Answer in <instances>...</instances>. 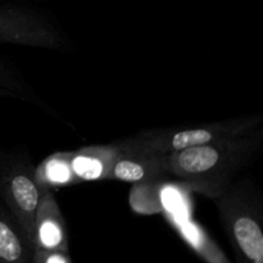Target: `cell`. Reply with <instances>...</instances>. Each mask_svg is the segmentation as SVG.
Listing matches in <instances>:
<instances>
[{"mask_svg":"<svg viewBox=\"0 0 263 263\" xmlns=\"http://www.w3.org/2000/svg\"><path fill=\"white\" fill-rule=\"evenodd\" d=\"M36 176L43 189L74 184L68 163V152L57 153L46 159L39 168H36Z\"/></svg>","mask_w":263,"mask_h":263,"instance_id":"11","label":"cell"},{"mask_svg":"<svg viewBox=\"0 0 263 263\" xmlns=\"http://www.w3.org/2000/svg\"><path fill=\"white\" fill-rule=\"evenodd\" d=\"M168 179L163 157L121 153L110 168L108 180L128 184H152Z\"/></svg>","mask_w":263,"mask_h":263,"instance_id":"8","label":"cell"},{"mask_svg":"<svg viewBox=\"0 0 263 263\" xmlns=\"http://www.w3.org/2000/svg\"><path fill=\"white\" fill-rule=\"evenodd\" d=\"M120 154V149L115 143L68 152V163L74 184L94 180H108L110 168Z\"/></svg>","mask_w":263,"mask_h":263,"instance_id":"7","label":"cell"},{"mask_svg":"<svg viewBox=\"0 0 263 263\" xmlns=\"http://www.w3.org/2000/svg\"><path fill=\"white\" fill-rule=\"evenodd\" d=\"M0 98H14L46 108L45 103L41 102L20 71L3 58H0Z\"/></svg>","mask_w":263,"mask_h":263,"instance_id":"10","label":"cell"},{"mask_svg":"<svg viewBox=\"0 0 263 263\" xmlns=\"http://www.w3.org/2000/svg\"><path fill=\"white\" fill-rule=\"evenodd\" d=\"M0 44L61 50L66 48L63 33L39 13L15 5L0 7Z\"/></svg>","mask_w":263,"mask_h":263,"instance_id":"5","label":"cell"},{"mask_svg":"<svg viewBox=\"0 0 263 263\" xmlns=\"http://www.w3.org/2000/svg\"><path fill=\"white\" fill-rule=\"evenodd\" d=\"M32 263H73L69 252L33 251Z\"/></svg>","mask_w":263,"mask_h":263,"instance_id":"12","label":"cell"},{"mask_svg":"<svg viewBox=\"0 0 263 263\" xmlns=\"http://www.w3.org/2000/svg\"><path fill=\"white\" fill-rule=\"evenodd\" d=\"M263 116L254 115L231 120L213 121L192 126L152 128L115 141L121 153L166 157L185 149L238 138L262 127Z\"/></svg>","mask_w":263,"mask_h":263,"instance_id":"2","label":"cell"},{"mask_svg":"<svg viewBox=\"0 0 263 263\" xmlns=\"http://www.w3.org/2000/svg\"><path fill=\"white\" fill-rule=\"evenodd\" d=\"M263 144L262 127L215 143L198 145L163 157L168 179L186 189L216 199L235 182V177L257 158Z\"/></svg>","mask_w":263,"mask_h":263,"instance_id":"1","label":"cell"},{"mask_svg":"<svg viewBox=\"0 0 263 263\" xmlns=\"http://www.w3.org/2000/svg\"><path fill=\"white\" fill-rule=\"evenodd\" d=\"M33 251L69 252L68 230L66 220L55 197L49 189L44 190L33 220Z\"/></svg>","mask_w":263,"mask_h":263,"instance_id":"6","label":"cell"},{"mask_svg":"<svg viewBox=\"0 0 263 263\" xmlns=\"http://www.w3.org/2000/svg\"><path fill=\"white\" fill-rule=\"evenodd\" d=\"M213 200L236 263H263V208L256 185L239 180Z\"/></svg>","mask_w":263,"mask_h":263,"instance_id":"3","label":"cell"},{"mask_svg":"<svg viewBox=\"0 0 263 263\" xmlns=\"http://www.w3.org/2000/svg\"><path fill=\"white\" fill-rule=\"evenodd\" d=\"M0 263H32L30 248L17 223L0 200Z\"/></svg>","mask_w":263,"mask_h":263,"instance_id":"9","label":"cell"},{"mask_svg":"<svg viewBox=\"0 0 263 263\" xmlns=\"http://www.w3.org/2000/svg\"><path fill=\"white\" fill-rule=\"evenodd\" d=\"M44 190L26 152L0 148V200L31 249L33 220Z\"/></svg>","mask_w":263,"mask_h":263,"instance_id":"4","label":"cell"}]
</instances>
